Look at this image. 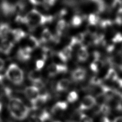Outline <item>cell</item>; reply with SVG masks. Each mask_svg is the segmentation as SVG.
I'll return each instance as SVG.
<instances>
[{
	"label": "cell",
	"instance_id": "1",
	"mask_svg": "<svg viewBox=\"0 0 122 122\" xmlns=\"http://www.w3.org/2000/svg\"><path fill=\"white\" fill-rule=\"evenodd\" d=\"M25 17L27 21L26 25L29 27L30 30H33L38 26L51 23L54 19L53 16L43 15L36 9L30 10Z\"/></svg>",
	"mask_w": 122,
	"mask_h": 122
},
{
	"label": "cell",
	"instance_id": "2",
	"mask_svg": "<svg viewBox=\"0 0 122 122\" xmlns=\"http://www.w3.org/2000/svg\"><path fill=\"white\" fill-rule=\"evenodd\" d=\"M8 108L11 115L14 118L19 120L25 119L30 112L29 107L18 98L12 97L10 99Z\"/></svg>",
	"mask_w": 122,
	"mask_h": 122
},
{
	"label": "cell",
	"instance_id": "3",
	"mask_svg": "<svg viewBox=\"0 0 122 122\" xmlns=\"http://www.w3.org/2000/svg\"><path fill=\"white\" fill-rule=\"evenodd\" d=\"M5 75L10 81L15 85H20L23 81V72L15 63H11L9 65Z\"/></svg>",
	"mask_w": 122,
	"mask_h": 122
},
{
	"label": "cell",
	"instance_id": "4",
	"mask_svg": "<svg viewBox=\"0 0 122 122\" xmlns=\"http://www.w3.org/2000/svg\"><path fill=\"white\" fill-rule=\"evenodd\" d=\"M47 70L49 76L50 77H53L59 73L67 72L68 68L66 65L52 63L48 66Z\"/></svg>",
	"mask_w": 122,
	"mask_h": 122
},
{
	"label": "cell",
	"instance_id": "5",
	"mask_svg": "<svg viewBox=\"0 0 122 122\" xmlns=\"http://www.w3.org/2000/svg\"><path fill=\"white\" fill-rule=\"evenodd\" d=\"M96 103V99L92 95H88L83 97L79 107V110L83 111L89 110L93 107Z\"/></svg>",
	"mask_w": 122,
	"mask_h": 122
},
{
	"label": "cell",
	"instance_id": "6",
	"mask_svg": "<svg viewBox=\"0 0 122 122\" xmlns=\"http://www.w3.org/2000/svg\"><path fill=\"white\" fill-rule=\"evenodd\" d=\"M31 50L28 47L20 48L17 52V58L18 60L22 62L28 61L31 57Z\"/></svg>",
	"mask_w": 122,
	"mask_h": 122
},
{
	"label": "cell",
	"instance_id": "7",
	"mask_svg": "<svg viewBox=\"0 0 122 122\" xmlns=\"http://www.w3.org/2000/svg\"><path fill=\"white\" fill-rule=\"evenodd\" d=\"M72 51V48L70 45H68L65 47L61 51L57 52L56 55L61 61L65 62L71 58Z\"/></svg>",
	"mask_w": 122,
	"mask_h": 122
},
{
	"label": "cell",
	"instance_id": "8",
	"mask_svg": "<svg viewBox=\"0 0 122 122\" xmlns=\"http://www.w3.org/2000/svg\"><path fill=\"white\" fill-rule=\"evenodd\" d=\"M49 94H39L35 100L30 102L33 110H37L44 104L49 99Z\"/></svg>",
	"mask_w": 122,
	"mask_h": 122
},
{
	"label": "cell",
	"instance_id": "9",
	"mask_svg": "<svg viewBox=\"0 0 122 122\" xmlns=\"http://www.w3.org/2000/svg\"><path fill=\"white\" fill-rule=\"evenodd\" d=\"M24 93L26 97L31 102L38 97L39 90L34 86H28L25 88Z\"/></svg>",
	"mask_w": 122,
	"mask_h": 122
},
{
	"label": "cell",
	"instance_id": "10",
	"mask_svg": "<svg viewBox=\"0 0 122 122\" xmlns=\"http://www.w3.org/2000/svg\"><path fill=\"white\" fill-rule=\"evenodd\" d=\"M14 46L12 42L7 39L2 40L0 43V52L3 54H9Z\"/></svg>",
	"mask_w": 122,
	"mask_h": 122
},
{
	"label": "cell",
	"instance_id": "11",
	"mask_svg": "<svg viewBox=\"0 0 122 122\" xmlns=\"http://www.w3.org/2000/svg\"><path fill=\"white\" fill-rule=\"evenodd\" d=\"M86 75L85 69L82 68H78L74 70L71 73V78L74 81H81L84 79Z\"/></svg>",
	"mask_w": 122,
	"mask_h": 122
},
{
	"label": "cell",
	"instance_id": "12",
	"mask_svg": "<svg viewBox=\"0 0 122 122\" xmlns=\"http://www.w3.org/2000/svg\"><path fill=\"white\" fill-rule=\"evenodd\" d=\"M77 60L79 62L85 61L89 57V52L85 46L82 45L78 49L77 53Z\"/></svg>",
	"mask_w": 122,
	"mask_h": 122
},
{
	"label": "cell",
	"instance_id": "13",
	"mask_svg": "<svg viewBox=\"0 0 122 122\" xmlns=\"http://www.w3.org/2000/svg\"><path fill=\"white\" fill-rule=\"evenodd\" d=\"M10 34L12 35V38L15 42L20 41L21 39L24 38L27 35L25 32L20 29L11 30Z\"/></svg>",
	"mask_w": 122,
	"mask_h": 122
},
{
	"label": "cell",
	"instance_id": "14",
	"mask_svg": "<svg viewBox=\"0 0 122 122\" xmlns=\"http://www.w3.org/2000/svg\"><path fill=\"white\" fill-rule=\"evenodd\" d=\"M54 39V35H53L51 32V31L49 30L48 28L44 29L41 34V42H43L46 43L49 41H53Z\"/></svg>",
	"mask_w": 122,
	"mask_h": 122
},
{
	"label": "cell",
	"instance_id": "15",
	"mask_svg": "<svg viewBox=\"0 0 122 122\" xmlns=\"http://www.w3.org/2000/svg\"><path fill=\"white\" fill-rule=\"evenodd\" d=\"M41 42L34 36L32 35H29L27 41V47L30 48L31 50L36 49L40 46Z\"/></svg>",
	"mask_w": 122,
	"mask_h": 122
},
{
	"label": "cell",
	"instance_id": "16",
	"mask_svg": "<svg viewBox=\"0 0 122 122\" xmlns=\"http://www.w3.org/2000/svg\"><path fill=\"white\" fill-rule=\"evenodd\" d=\"M11 29L8 24L2 23L0 24V38L3 39H7L11 32Z\"/></svg>",
	"mask_w": 122,
	"mask_h": 122
},
{
	"label": "cell",
	"instance_id": "17",
	"mask_svg": "<svg viewBox=\"0 0 122 122\" xmlns=\"http://www.w3.org/2000/svg\"><path fill=\"white\" fill-rule=\"evenodd\" d=\"M70 82V81L68 79H62L60 80L56 84V91L61 92L66 90L69 87Z\"/></svg>",
	"mask_w": 122,
	"mask_h": 122
},
{
	"label": "cell",
	"instance_id": "18",
	"mask_svg": "<svg viewBox=\"0 0 122 122\" xmlns=\"http://www.w3.org/2000/svg\"><path fill=\"white\" fill-rule=\"evenodd\" d=\"M28 78L32 82L41 80V74L40 70L35 69L30 71L28 73Z\"/></svg>",
	"mask_w": 122,
	"mask_h": 122
},
{
	"label": "cell",
	"instance_id": "19",
	"mask_svg": "<svg viewBox=\"0 0 122 122\" xmlns=\"http://www.w3.org/2000/svg\"><path fill=\"white\" fill-rule=\"evenodd\" d=\"M103 62L100 59H94L90 64L91 70L94 73H97L100 69L103 66Z\"/></svg>",
	"mask_w": 122,
	"mask_h": 122
},
{
	"label": "cell",
	"instance_id": "20",
	"mask_svg": "<svg viewBox=\"0 0 122 122\" xmlns=\"http://www.w3.org/2000/svg\"><path fill=\"white\" fill-rule=\"evenodd\" d=\"M50 118L49 112L46 110H42L37 116L34 117V121L35 122H45Z\"/></svg>",
	"mask_w": 122,
	"mask_h": 122
},
{
	"label": "cell",
	"instance_id": "21",
	"mask_svg": "<svg viewBox=\"0 0 122 122\" xmlns=\"http://www.w3.org/2000/svg\"><path fill=\"white\" fill-rule=\"evenodd\" d=\"M118 79L117 73L113 69H110L105 76V79L106 80L112 82H115Z\"/></svg>",
	"mask_w": 122,
	"mask_h": 122
},
{
	"label": "cell",
	"instance_id": "22",
	"mask_svg": "<svg viewBox=\"0 0 122 122\" xmlns=\"http://www.w3.org/2000/svg\"><path fill=\"white\" fill-rule=\"evenodd\" d=\"M68 107V103L66 102H58L52 107L51 111L53 113H55L58 111L66 110Z\"/></svg>",
	"mask_w": 122,
	"mask_h": 122
},
{
	"label": "cell",
	"instance_id": "23",
	"mask_svg": "<svg viewBox=\"0 0 122 122\" xmlns=\"http://www.w3.org/2000/svg\"><path fill=\"white\" fill-rule=\"evenodd\" d=\"M67 24L66 22L64 20H60L57 23L56 26V34L59 37H61V36L63 30H65Z\"/></svg>",
	"mask_w": 122,
	"mask_h": 122
},
{
	"label": "cell",
	"instance_id": "24",
	"mask_svg": "<svg viewBox=\"0 0 122 122\" xmlns=\"http://www.w3.org/2000/svg\"><path fill=\"white\" fill-rule=\"evenodd\" d=\"M82 20L83 18L81 16L78 15H74L71 21V25L74 27H78L81 25Z\"/></svg>",
	"mask_w": 122,
	"mask_h": 122
},
{
	"label": "cell",
	"instance_id": "25",
	"mask_svg": "<svg viewBox=\"0 0 122 122\" xmlns=\"http://www.w3.org/2000/svg\"><path fill=\"white\" fill-rule=\"evenodd\" d=\"M88 21L89 25H95L97 24L99 21V18L98 15L94 13L90 14L88 18Z\"/></svg>",
	"mask_w": 122,
	"mask_h": 122
},
{
	"label": "cell",
	"instance_id": "26",
	"mask_svg": "<svg viewBox=\"0 0 122 122\" xmlns=\"http://www.w3.org/2000/svg\"><path fill=\"white\" fill-rule=\"evenodd\" d=\"M99 112L103 115H108L111 112V108L108 105L105 103H102L101 104L99 108Z\"/></svg>",
	"mask_w": 122,
	"mask_h": 122
},
{
	"label": "cell",
	"instance_id": "27",
	"mask_svg": "<svg viewBox=\"0 0 122 122\" xmlns=\"http://www.w3.org/2000/svg\"><path fill=\"white\" fill-rule=\"evenodd\" d=\"M67 99L68 102L73 103L76 101L78 99V93L75 91H72L69 93Z\"/></svg>",
	"mask_w": 122,
	"mask_h": 122
},
{
	"label": "cell",
	"instance_id": "28",
	"mask_svg": "<svg viewBox=\"0 0 122 122\" xmlns=\"http://www.w3.org/2000/svg\"><path fill=\"white\" fill-rule=\"evenodd\" d=\"M90 83L93 85H102V81L99 78L96 76H93L91 78L90 81Z\"/></svg>",
	"mask_w": 122,
	"mask_h": 122
},
{
	"label": "cell",
	"instance_id": "29",
	"mask_svg": "<svg viewBox=\"0 0 122 122\" xmlns=\"http://www.w3.org/2000/svg\"><path fill=\"white\" fill-rule=\"evenodd\" d=\"M115 22L117 24L121 25L122 24V8L118 10L117 11Z\"/></svg>",
	"mask_w": 122,
	"mask_h": 122
},
{
	"label": "cell",
	"instance_id": "30",
	"mask_svg": "<svg viewBox=\"0 0 122 122\" xmlns=\"http://www.w3.org/2000/svg\"><path fill=\"white\" fill-rule=\"evenodd\" d=\"M112 7L115 9L119 10L122 8V0H114L112 3Z\"/></svg>",
	"mask_w": 122,
	"mask_h": 122
},
{
	"label": "cell",
	"instance_id": "31",
	"mask_svg": "<svg viewBox=\"0 0 122 122\" xmlns=\"http://www.w3.org/2000/svg\"><path fill=\"white\" fill-rule=\"evenodd\" d=\"M56 0H44V4L42 5L46 10H48L50 7L54 5Z\"/></svg>",
	"mask_w": 122,
	"mask_h": 122
},
{
	"label": "cell",
	"instance_id": "32",
	"mask_svg": "<svg viewBox=\"0 0 122 122\" xmlns=\"http://www.w3.org/2000/svg\"><path fill=\"white\" fill-rule=\"evenodd\" d=\"M79 122H93V120L88 116L84 114H81Z\"/></svg>",
	"mask_w": 122,
	"mask_h": 122
},
{
	"label": "cell",
	"instance_id": "33",
	"mask_svg": "<svg viewBox=\"0 0 122 122\" xmlns=\"http://www.w3.org/2000/svg\"><path fill=\"white\" fill-rule=\"evenodd\" d=\"M45 61L42 59L38 60L36 62V69L38 70H41L44 65Z\"/></svg>",
	"mask_w": 122,
	"mask_h": 122
},
{
	"label": "cell",
	"instance_id": "34",
	"mask_svg": "<svg viewBox=\"0 0 122 122\" xmlns=\"http://www.w3.org/2000/svg\"><path fill=\"white\" fill-rule=\"evenodd\" d=\"M112 41L114 43H120L122 42V34L120 33L116 34L113 38Z\"/></svg>",
	"mask_w": 122,
	"mask_h": 122
},
{
	"label": "cell",
	"instance_id": "35",
	"mask_svg": "<svg viewBox=\"0 0 122 122\" xmlns=\"http://www.w3.org/2000/svg\"><path fill=\"white\" fill-rule=\"evenodd\" d=\"M30 2L36 6H40L44 4V0H29Z\"/></svg>",
	"mask_w": 122,
	"mask_h": 122
},
{
	"label": "cell",
	"instance_id": "36",
	"mask_svg": "<svg viewBox=\"0 0 122 122\" xmlns=\"http://www.w3.org/2000/svg\"><path fill=\"white\" fill-rule=\"evenodd\" d=\"M116 108L118 111L122 112V97H120V100L117 105Z\"/></svg>",
	"mask_w": 122,
	"mask_h": 122
},
{
	"label": "cell",
	"instance_id": "37",
	"mask_svg": "<svg viewBox=\"0 0 122 122\" xmlns=\"http://www.w3.org/2000/svg\"><path fill=\"white\" fill-rule=\"evenodd\" d=\"M100 122H111L107 117L103 116L100 119Z\"/></svg>",
	"mask_w": 122,
	"mask_h": 122
},
{
	"label": "cell",
	"instance_id": "38",
	"mask_svg": "<svg viewBox=\"0 0 122 122\" xmlns=\"http://www.w3.org/2000/svg\"><path fill=\"white\" fill-rule=\"evenodd\" d=\"M5 65V62L3 60L0 58V71H2L4 68Z\"/></svg>",
	"mask_w": 122,
	"mask_h": 122
},
{
	"label": "cell",
	"instance_id": "39",
	"mask_svg": "<svg viewBox=\"0 0 122 122\" xmlns=\"http://www.w3.org/2000/svg\"><path fill=\"white\" fill-rule=\"evenodd\" d=\"M112 122H122V116L116 117Z\"/></svg>",
	"mask_w": 122,
	"mask_h": 122
},
{
	"label": "cell",
	"instance_id": "40",
	"mask_svg": "<svg viewBox=\"0 0 122 122\" xmlns=\"http://www.w3.org/2000/svg\"><path fill=\"white\" fill-rule=\"evenodd\" d=\"M2 102H1V99H0V112H1V111L2 110Z\"/></svg>",
	"mask_w": 122,
	"mask_h": 122
},
{
	"label": "cell",
	"instance_id": "41",
	"mask_svg": "<svg viewBox=\"0 0 122 122\" xmlns=\"http://www.w3.org/2000/svg\"><path fill=\"white\" fill-rule=\"evenodd\" d=\"M0 122H2V119H1V118H0Z\"/></svg>",
	"mask_w": 122,
	"mask_h": 122
},
{
	"label": "cell",
	"instance_id": "42",
	"mask_svg": "<svg viewBox=\"0 0 122 122\" xmlns=\"http://www.w3.org/2000/svg\"><path fill=\"white\" fill-rule=\"evenodd\" d=\"M61 122L60 121H54V122Z\"/></svg>",
	"mask_w": 122,
	"mask_h": 122
}]
</instances>
